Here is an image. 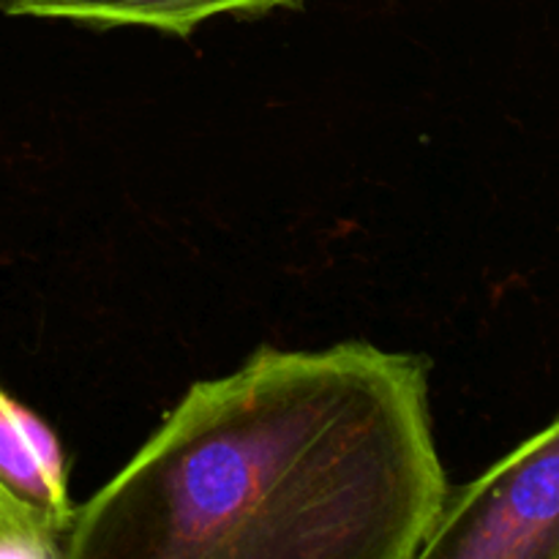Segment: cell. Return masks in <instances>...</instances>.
Returning <instances> with one entry per match:
<instances>
[{
    "instance_id": "cell-1",
    "label": "cell",
    "mask_w": 559,
    "mask_h": 559,
    "mask_svg": "<svg viewBox=\"0 0 559 559\" xmlns=\"http://www.w3.org/2000/svg\"><path fill=\"white\" fill-rule=\"evenodd\" d=\"M431 360L260 347L74 511L66 559H418L451 491Z\"/></svg>"
},
{
    "instance_id": "cell-2",
    "label": "cell",
    "mask_w": 559,
    "mask_h": 559,
    "mask_svg": "<svg viewBox=\"0 0 559 559\" xmlns=\"http://www.w3.org/2000/svg\"><path fill=\"white\" fill-rule=\"evenodd\" d=\"M418 559H559V418L448 491Z\"/></svg>"
},
{
    "instance_id": "cell-3",
    "label": "cell",
    "mask_w": 559,
    "mask_h": 559,
    "mask_svg": "<svg viewBox=\"0 0 559 559\" xmlns=\"http://www.w3.org/2000/svg\"><path fill=\"white\" fill-rule=\"evenodd\" d=\"M0 502L31 555L60 557L74 524L63 448L41 418L0 385Z\"/></svg>"
},
{
    "instance_id": "cell-4",
    "label": "cell",
    "mask_w": 559,
    "mask_h": 559,
    "mask_svg": "<svg viewBox=\"0 0 559 559\" xmlns=\"http://www.w3.org/2000/svg\"><path fill=\"white\" fill-rule=\"evenodd\" d=\"M304 3L306 0H0V11L5 16L69 20L91 27H151L186 38L213 16H262Z\"/></svg>"
},
{
    "instance_id": "cell-5",
    "label": "cell",
    "mask_w": 559,
    "mask_h": 559,
    "mask_svg": "<svg viewBox=\"0 0 559 559\" xmlns=\"http://www.w3.org/2000/svg\"><path fill=\"white\" fill-rule=\"evenodd\" d=\"M0 551H27L25 535H22L14 516L5 511L3 502H0Z\"/></svg>"
}]
</instances>
